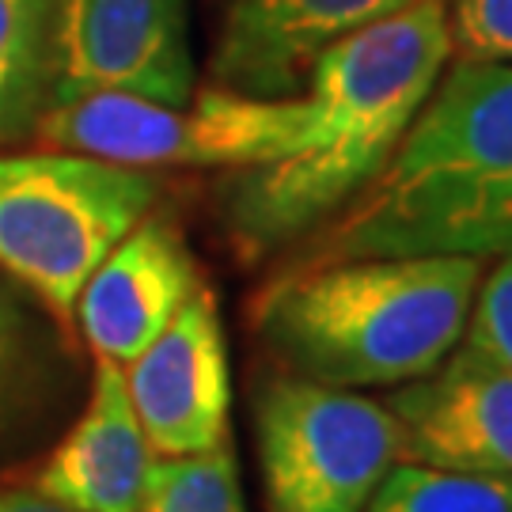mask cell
<instances>
[{
    "label": "cell",
    "instance_id": "9a60e30c",
    "mask_svg": "<svg viewBox=\"0 0 512 512\" xmlns=\"http://www.w3.org/2000/svg\"><path fill=\"white\" fill-rule=\"evenodd\" d=\"M137 512H243L232 440L194 456L152 459Z\"/></svg>",
    "mask_w": 512,
    "mask_h": 512
},
{
    "label": "cell",
    "instance_id": "2e32d148",
    "mask_svg": "<svg viewBox=\"0 0 512 512\" xmlns=\"http://www.w3.org/2000/svg\"><path fill=\"white\" fill-rule=\"evenodd\" d=\"M459 346L512 368V251L497 255V266L478 281Z\"/></svg>",
    "mask_w": 512,
    "mask_h": 512
},
{
    "label": "cell",
    "instance_id": "9c48e42d",
    "mask_svg": "<svg viewBox=\"0 0 512 512\" xmlns=\"http://www.w3.org/2000/svg\"><path fill=\"white\" fill-rule=\"evenodd\" d=\"M399 463L512 482V368L456 346L429 376L387 395Z\"/></svg>",
    "mask_w": 512,
    "mask_h": 512
},
{
    "label": "cell",
    "instance_id": "8992f818",
    "mask_svg": "<svg viewBox=\"0 0 512 512\" xmlns=\"http://www.w3.org/2000/svg\"><path fill=\"white\" fill-rule=\"evenodd\" d=\"M255 440L266 512H361L399 463L387 403L289 372L258 391Z\"/></svg>",
    "mask_w": 512,
    "mask_h": 512
},
{
    "label": "cell",
    "instance_id": "7a4b0ae2",
    "mask_svg": "<svg viewBox=\"0 0 512 512\" xmlns=\"http://www.w3.org/2000/svg\"><path fill=\"white\" fill-rule=\"evenodd\" d=\"M512 251V65H444L384 171L319 228L300 266Z\"/></svg>",
    "mask_w": 512,
    "mask_h": 512
},
{
    "label": "cell",
    "instance_id": "52a82bcc",
    "mask_svg": "<svg viewBox=\"0 0 512 512\" xmlns=\"http://www.w3.org/2000/svg\"><path fill=\"white\" fill-rule=\"evenodd\" d=\"M92 92H126L171 107L190 103V0H54L46 110Z\"/></svg>",
    "mask_w": 512,
    "mask_h": 512
},
{
    "label": "cell",
    "instance_id": "5bb4252c",
    "mask_svg": "<svg viewBox=\"0 0 512 512\" xmlns=\"http://www.w3.org/2000/svg\"><path fill=\"white\" fill-rule=\"evenodd\" d=\"M361 512H512V482L395 463Z\"/></svg>",
    "mask_w": 512,
    "mask_h": 512
},
{
    "label": "cell",
    "instance_id": "3957f363",
    "mask_svg": "<svg viewBox=\"0 0 512 512\" xmlns=\"http://www.w3.org/2000/svg\"><path fill=\"white\" fill-rule=\"evenodd\" d=\"M482 270L467 255L293 266L258 296L255 323L289 376L349 391L399 387L463 342Z\"/></svg>",
    "mask_w": 512,
    "mask_h": 512
},
{
    "label": "cell",
    "instance_id": "5b68a950",
    "mask_svg": "<svg viewBox=\"0 0 512 512\" xmlns=\"http://www.w3.org/2000/svg\"><path fill=\"white\" fill-rule=\"evenodd\" d=\"M308 103L300 95H243L209 84L171 107L126 92H92L50 107L35 137L57 152L141 167H243L270 164L300 141Z\"/></svg>",
    "mask_w": 512,
    "mask_h": 512
},
{
    "label": "cell",
    "instance_id": "6da1fadb",
    "mask_svg": "<svg viewBox=\"0 0 512 512\" xmlns=\"http://www.w3.org/2000/svg\"><path fill=\"white\" fill-rule=\"evenodd\" d=\"M448 57V0H410L327 46L304 84L300 141L224 186L220 213L239 258L258 262L338 217L384 171Z\"/></svg>",
    "mask_w": 512,
    "mask_h": 512
},
{
    "label": "cell",
    "instance_id": "ac0fdd59",
    "mask_svg": "<svg viewBox=\"0 0 512 512\" xmlns=\"http://www.w3.org/2000/svg\"><path fill=\"white\" fill-rule=\"evenodd\" d=\"M31 376V319L0 285V433L12 421Z\"/></svg>",
    "mask_w": 512,
    "mask_h": 512
},
{
    "label": "cell",
    "instance_id": "277c9868",
    "mask_svg": "<svg viewBox=\"0 0 512 512\" xmlns=\"http://www.w3.org/2000/svg\"><path fill=\"white\" fill-rule=\"evenodd\" d=\"M160 194L156 175L80 152H0V270L69 315Z\"/></svg>",
    "mask_w": 512,
    "mask_h": 512
},
{
    "label": "cell",
    "instance_id": "30bf717a",
    "mask_svg": "<svg viewBox=\"0 0 512 512\" xmlns=\"http://www.w3.org/2000/svg\"><path fill=\"white\" fill-rule=\"evenodd\" d=\"M213 84L243 95H300L311 65L338 38L410 0H217Z\"/></svg>",
    "mask_w": 512,
    "mask_h": 512
},
{
    "label": "cell",
    "instance_id": "ba28073f",
    "mask_svg": "<svg viewBox=\"0 0 512 512\" xmlns=\"http://www.w3.org/2000/svg\"><path fill=\"white\" fill-rule=\"evenodd\" d=\"M122 376L156 456H194L228 440L232 376L217 296L198 285Z\"/></svg>",
    "mask_w": 512,
    "mask_h": 512
},
{
    "label": "cell",
    "instance_id": "8fae6325",
    "mask_svg": "<svg viewBox=\"0 0 512 512\" xmlns=\"http://www.w3.org/2000/svg\"><path fill=\"white\" fill-rule=\"evenodd\" d=\"M198 266L167 217H141L76 296V323L99 361L129 365L198 289Z\"/></svg>",
    "mask_w": 512,
    "mask_h": 512
},
{
    "label": "cell",
    "instance_id": "e0dca14e",
    "mask_svg": "<svg viewBox=\"0 0 512 512\" xmlns=\"http://www.w3.org/2000/svg\"><path fill=\"white\" fill-rule=\"evenodd\" d=\"M452 54L512 65V0H448Z\"/></svg>",
    "mask_w": 512,
    "mask_h": 512
},
{
    "label": "cell",
    "instance_id": "d6986e66",
    "mask_svg": "<svg viewBox=\"0 0 512 512\" xmlns=\"http://www.w3.org/2000/svg\"><path fill=\"white\" fill-rule=\"evenodd\" d=\"M0 512H73L38 490H0Z\"/></svg>",
    "mask_w": 512,
    "mask_h": 512
},
{
    "label": "cell",
    "instance_id": "7c38bea8",
    "mask_svg": "<svg viewBox=\"0 0 512 512\" xmlns=\"http://www.w3.org/2000/svg\"><path fill=\"white\" fill-rule=\"evenodd\" d=\"M152 444L133 414L122 365L99 361L92 399L38 471V494L73 512H137L152 471Z\"/></svg>",
    "mask_w": 512,
    "mask_h": 512
},
{
    "label": "cell",
    "instance_id": "4fadbf2b",
    "mask_svg": "<svg viewBox=\"0 0 512 512\" xmlns=\"http://www.w3.org/2000/svg\"><path fill=\"white\" fill-rule=\"evenodd\" d=\"M54 76V0H0V145L35 137Z\"/></svg>",
    "mask_w": 512,
    "mask_h": 512
}]
</instances>
